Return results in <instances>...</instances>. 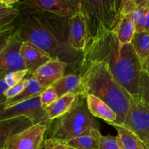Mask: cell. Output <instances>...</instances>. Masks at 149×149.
<instances>
[{"mask_svg":"<svg viewBox=\"0 0 149 149\" xmlns=\"http://www.w3.org/2000/svg\"><path fill=\"white\" fill-rule=\"evenodd\" d=\"M26 9L23 13L20 12L18 25H16L21 40L36 45L52 58H58L68 66H74L76 71L82 52L75 50L68 44V17Z\"/></svg>","mask_w":149,"mask_h":149,"instance_id":"obj_1","label":"cell"},{"mask_svg":"<svg viewBox=\"0 0 149 149\" xmlns=\"http://www.w3.org/2000/svg\"><path fill=\"white\" fill-rule=\"evenodd\" d=\"M81 59L103 61L132 98H139L143 66L132 44L122 45L113 31L103 26L89 35Z\"/></svg>","mask_w":149,"mask_h":149,"instance_id":"obj_2","label":"cell"},{"mask_svg":"<svg viewBox=\"0 0 149 149\" xmlns=\"http://www.w3.org/2000/svg\"><path fill=\"white\" fill-rule=\"evenodd\" d=\"M81 79V97L93 95L103 100L117 115L115 125H124L132 97L103 61L81 59L76 69Z\"/></svg>","mask_w":149,"mask_h":149,"instance_id":"obj_3","label":"cell"},{"mask_svg":"<svg viewBox=\"0 0 149 149\" xmlns=\"http://www.w3.org/2000/svg\"><path fill=\"white\" fill-rule=\"evenodd\" d=\"M91 127L99 129V124L89 111L86 99L81 97L71 110L52 122L47 138L67 143Z\"/></svg>","mask_w":149,"mask_h":149,"instance_id":"obj_4","label":"cell"},{"mask_svg":"<svg viewBox=\"0 0 149 149\" xmlns=\"http://www.w3.org/2000/svg\"><path fill=\"white\" fill-rule=\"evenodd\" d=\"M122 0L80 1V11L87 20L89 35L100 26L113 31L121 18Z\"/></svg>","mask_w":149,"mask_h":149,"instance_id":"obj_5","label":"cell"},{"mask_svg":"<svg viewBox=\"0 0 149 149\" xmlns=\"http://www.w3.org/2000/svg\"><path fill=\"white\" fill-rule=\"evenodd\" d=\"M17 116H26L33 122V125L45 124L49 127L52 122L48 119L46 111L42 108L40 102V95L7 107L0 113V120Z\"/></svg>","mask_w":149,"mask_h":149,"instance_id":"obj_6","label":"cell"},{"mask_svg":"<svg viewBox=\"0 0 149 149\" xmlns=\"http://www.w3.org/2000/svg\"><path fill=\"white\" fill-rule=\"evenodd\" d=\"M133 131L145 146H149V106L139 98H132L124 123Z\"/></svg>","mask_w":149,"mask_h":149,"instance_id":"obj_7","label":"cell"},{"mask_svg":"<svg viewBox=\"0 0 149 149\" xmlns=\"http://www.w3.org/2000/svg\"><path fill=\"white\" fill-rule=\"evenodd\" d=\"M49 127L36 124L13 135L6 143L4 149H44L45 135Z\"/></svg>","mask_w":149,"mask_h":149,"instance_id":"obj_8","label":"cell"},{"mask_svg":"<svg viewBox=\"0 0 149 149\" xmlns=\"http://www.w3.org/2000/svg\"><path fill=\"white\" fill-rule=\"evenodd\" d=\"M19 4L26 8L47 12L61 17H70L80 10L77 0H25Z\"/></svg>","mask_w":149,"mask_h":149,"instance_id":"obj_9","label":"cell"},{"mask_svg":"<svg viewBox=\"0 0 149 149\" xmlns=\"http://www.w3.org/2000/svg\"><path fill=\"white\" fill-rule=\"evenodd\" d=\"M22 43L23 41L17 29L12 40L0 54V79L4 78L6 75L13 71L26 70L20 55Z\"/></svg>","mask_w":149,"mask_h":149,"instance_id":"obj_10","label":"cell"},{"mask_svg":"<svg viewBox=\"0 0 149 149\" xmlns=\"http://www.w3.org/2000/svg\"><path fill=\"white\" fill-rule=\"evenodd\" d=\"M68 44L75 50L82 52L85 49L89 38L88 27L84 14L81 11L68 17Z\"/></svg>","mask_w":149,"mask_h":149,"instance_id":"obj_11","label":"cell"},{"mask_svg":"<svg viewBox=\"0 0 149 149\" xmlns=\"http://www.w3.org/2000/svg\"><path fill=\"white\" fill-rule=\"evenodd\" d=\"M68 65L58 58H51L31 75L44 89L52 86L65 74Z\"/></svg>","mask_w":149,"mask_h":149,"instance_id":"obj_12","label":"cell"},{"mask_svg":"<svg viewBox=\"0 0 149 149\" xmlns=\"http://www.w3.org/2000/svg\"><path fill=\"white\" fill-rule=\"evenodd\" d=\"M20 55L29 76H31L38 68L52 58L46 52L28 42L22 43Z\"/></svg>","mask_w":149,"mask_h":149,"instance_id":"obj_13","label":"cell"},{"mask_svg":"<svg viewBox=\"0 0 149 149\" xmlns=\"http://www.w3.org/2000/svg\"><path fill=\"white\" fill-rule=\"evenodd\" d=\"M33 125L26 116H17L0 120V149H4L6 143L13 135Z\"/></svg>","mask_w":149,"mask_h":149,"instance_id":"obj_14","label":"cell"},{"mask_svg":"<svg viewBox=\"0 0 149 149\" xmlns=\"http://www.w3.org/2000/svg\"><path fill=\"white\" fill-rule=\"evenodd\" d=\"M80 98L81 97L76 94H66L58 97L55 103L45 109L48 119L54 121L63 116L79 103Z\"/></svg>","mask_w":149,"mask_h":149,"instance_id":"obj_15","label":"cell"},{"mask_svg":"<svg viewBox=\"0 0 149 149\" xmlns=\"http://www.w3.org/2000/svg\"><path fill=\"white\" fill-rule=\"evenodd\" d=\"M58 97L66 94H76L81 97V79L78 74H69L63 76L52 84Z\"/></svg>","mask_w":149,"mask_h":149,"instance_id":"obj_16","label":"cell"},{"mask_svg":"<svg viewBox=\"0 0 149 149\" xmlns=\"http://www.w3.org/2000/svg\"><path fill=\"white\" fill-rule=\"evenodd\" d=\"M102 136L99 129L91 127L65 143L73 149H99Z\"/></svg>","mask_w":149,"mask_h":149,"instance_id":"obj_17","label":"cell"},{"mask_svg":"<svg viewBox=\"0 0 149 149\" xmlns=\"http://www.w3.org/2000/svg\"><path fill=\"white\" fill-rule=\"evenodd\" d=\"M87 107L93 116L100 118L107 123H113L117 119V115L105 102L98 97L88 95L85 97Z\"/></svg>","mask_w":149,"mask_h":149,"instance_id":"obj_18","label":"cell"},{"mask_svg":"<svg viewBox=\"0 0 149 149\" xmlns=\"http://www.w3.org/2000/svg\"><path fill=\"white\" fill-rule=\"evenodd\" d=\"M112 125L117 131V138L121 149H146L145 145L139 137L127 127L123 125Z\"/></svg>","mask_w":149,"mask_h":149,"instance_id":"obj_19","label":"cell"},{"mask_svg":"<svg viewBox=\"0 0 149 149\" xmlns=\"http://www.w3.org/2000/svg\"><path fill=\"white\" fill-rule=\"evenodd\" d=\"M113 31L116 34L121 45L131 44L136 33L135 25L132 20V14L122 15L119 23Z\"/></svg>","mask_w":149,"mask_h":149,"instance_id":"obj_20","label":"cell"},{"mask_svg":"<svg viewBox=\"0 0 149 149\" xmlns=\"http://www.w3.org/2000/svg\"><path fill=\"white\" fill-rule=\"evenodd\" d=\"M44 90L45 89L42 88L39 85L36 80L31 76H30L29 77H28L27 84H26V87L24 89V90L17 97L7 100V103H7V107L17 104V103H21L25 100H29L32 97L39 95L44 91Z\"/></svg>","mask_w":149,"mask_h":149,"instance_id":"obj_21","label":"cell"},{"mask_svg":"<svg viewBox=\"0 0 149 149\" xmlns=\"http://www.w3.org/2000/svg\"><path fill=\"white\" fill-rule=\"evenodd\" d=\"M131 44L143 66L149 58V32L135 33Z\"/></svg>","mask_w":149,"mask_h":149,"instance_id":"obj_22","label":"cell"},{"mask_svg":"<svg viewBox=\"0 0 149 149\" xmlns=\"http://www.w3.org/2000/svg\"><path fill=\"white\" fill-rule=\"evenodd\" d=\"M147 10H148V0L138 1L136 7L132 13V17L135 25L136 33L145 31Z\"/></svg>","mask_w":149,"mask_h":149,"instance_id":"obj_23","label":"cell"},{"mask_svg":"<svg viewBox=\"0 0 149 149\" xmlns=\"http://www.w3.org/2000/svg\"><path fill=\"white\" fill-rule=\"evenodd\" d=\"M20 10L15 7L2 5L0 7V31L11 26L13 22L18 17Z\"/></svg>","mask_w":149,"mask_h":149,"instance_id":"obj_24","label":"cell"},{"mask_svg":"<svg viewBox=\"0 0 149 149\" xmlns=\"http://www.w3.org/2000/svg\"><path fill=\"white\" fill-rule=\"evenodd\" d=\"M139 99L149 106V70L144 68L141 73Z\"/></svg>","mask_w":149,"mask_h":149,"instance_id":"obj_25","label":"cell"},{"mask_svg":"<svg viewBox=\"0 0 149 149\" xmlns=\"http://www.w3.org/2000/svg\"><path fill=\"white\" fill-rule=\"evenodd\" d=\"M58 95L52 86L45 89L44 91L40 94V102L42 108L45 110L47 108L55 103L58 100Z\"/></svg>","mask_w":149,"mask_h":149,"instance_id":"obj_26","label":"cell"},{"mask_svg":"<svg viewBox=\"0 0 149 149\" xmlns=\"http://www.w3.org/2000/svg\"><path fill=\"white\" fill-rule=\"evenodd\" d=\"M17 29L16 25H12L10 27L0 31V54L7 47L13 39Z\"/></svg>","mask_w":149,"mask_h":149,"instance_id":"obj_27","label":"cell"},{"mask_svg":"<svg viewBox=\"0 0 149 149\" xmlns=\"http://www.w3.org/2000/svg\"><path fill=\"white\" fill-rule=\"evenodd\" d=\"M28 75H29V71L27 70H23V71H13L10 73L6 75L4 79L9 87H12L26 78V76Z\"/></svg>","mask_w":149,"mask_h":149,"instance_id":"obj_28","label":"cell"},{"mask_svg":"<svg viewBox=\"0 0 149 149\" xmlns=\"http://www.w3.org/2000/svg\"><path fill=\"white\" fill-rule=\"evenodd\" d=\"M27 81L28 78H25L23 80H21L20 82L17 83L16 85L10 87L5 93V97H7V100L14 98V97L19 95L24 90V89L26 88V84H27Z\"/></svg>","mask_w":149,"mask_h":149,"instance_id":"obj_29","label":"cell"},{"mask_svg":"<svg viewBox=\"0 0 149 149\" xmlns=\"http://www.w3.org/2000/svg\"><path fill=\"white\" fill-rule=\"evenodd\" d=\"M99 149H121L117 137L111 135L102 136Z\"/></svg>","mask_w":149,"mask_h":149,"instance_id":"obj_30","label":"cell"},{"mask_svg":"<svg viewBox=\"0 0 149 149\" xmlns=\"http://www.w3.org/2000/svg\"><path fill=\"white\" fill-rule=\"evenodd\" d=\"M44 149H71L65 142L53 138H46Z\"/></svg>","mask_w":149,"mask_h":149,"instance_id":"obj_31","label":"cell"},{"mask_svg":"<svg viewBox=\"0 0 149 149\" xmlns=\"http://www.w3.org/2000/svg\"><path fill=\"white\" fill-rule=\"evenodd\" d=\"M138 1L137 0H122V15L132 14L136 7Z\"/></svg>","mask_w":149,"mask_h":149,"instance_id":"obj_32","label":"cell"},{"mask_svg":"<svg viewBox=\"0 0 149 149\" xmlns=\"http://www.w3.org/2000/svg\"><path fill=\"white\" fill-rule=\"evenodd\" d=\"M10 88L6 83L4 78L0 79V103H4L7 101V97H5V93Z\"/></svg>","mask_w":149,"mask_h":149,"instance_id":"obj_33","label":"cell"},{"mask_svg":"<svg viewBox=\"0 0 149 149\" xmlns=\"http://www.w3.org/2000/svg\"><path fill=\"white\" fill-rule=\"evenodd\" d=\"M145 31L149 32V0H148V10H147L146 18Z\"/></svg>","mask_w":149,"mask_h":149,"instance_id":"obj_34","label":"cell"},{"mask_svg":"<svg viewBox=\"0 0 149 149\" xmlns=\"http://www.w3.org/2000/svg\"><path fill=\"white\" fill-rule=\"evenodd\" d=\"M7 103V102H6ZM0 103V113L4 110V109L7 108V103Z\"/></svg>","mask_w":149,"mask_h":149,"instance_id":"obj_35","label":"cell"},{"mask_svg":"<svg viewBox=\"0 0 149 149\" xmlns=\"http://www.w3.org/2000/svg\"><path fill=\"white\" fill-rule=\"evenodd\" d=\"M143 68H146V69L149 70V58H148V59L147 60L146 62V63L144 64Z\"/></svg>","mask_w":149,"mask_h":149,"instance_id":"obj_36","label":"cell"},{"mask_svg":"<svg viewBox=\"0 0 149 149\" xmlns=\"http://www.w3.org/2000/svg\"><path fill=\"white\" fill-rule=\"evenodd\" d=\"M2 5H4V4H2V3H1V0H0V7H1V6H2Z\"/></svg>","mask_w":149,"mask_h":149,"instance_id":"obj_37","label":"cell"},{"mask_svg":"<svg viewBox=\"0 0 149 149\" xmlns=\"http://www.w3.org/2000/svg\"><path fill=\"white\" fill-rule=\"evenodd\" d=\"M146 147V149H149V146H145Z\"/></svg>","mask_w":149,"mask_h":149,"instance_id":"obj_38","label":"cell"},{"mask_svg":"<svg viewBox=\"0 0 149 149\" xmlns=\"http://www.w3.org/2000/svg\"><path fill=\"white\" fill-rule=\"evenodd\" d=\"M71 149H73V148H71Z\"/></svg>","mask_w":149,"mask_h":149,"instance_id":"obj_39","label":"cell"}]
</instances>
